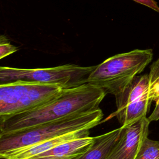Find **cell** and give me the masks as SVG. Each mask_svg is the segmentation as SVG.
Returning <instances> with one entry per match:
<instances>
[{
    "label": "cell",
    "instance_id": "obj_1",
    "mask_svg": "<svg viewBox=\"0 0 159 159\" xmlns=\"http://www.w3.org/2000/svg\"><path fill=\"white\" fill-rule=\"evenodd\" d=\"M106 94L99 88L86 83L63 89L55 98L34 109L0 117V135L98 109Z\"/></svg>",
    "mask_w": 159,
    "mask_h": 159
},
{
    "label": "cell",
    "instance_id": "obj_2",
    "mask_svg": "<svg viewBox=\"0 0 159 159\" xmlns=\"http://www.w3.org/2000/svg\"><path fill=\"white\" fill-rule=\"evenodd\" d=\"M103 117L101 109L75 114L61 119L35 125L20 131L0 135V157L47 139L98 125Z\"/></svg>",
    "mask_w": 159,
    "mask_h": 159
},
{
    "label": "cell",
    "instance_id": "obj_3",
    "mask_svg": "<svg viewBox=\"0 0 159 159\" xmlns=\"http://www.w3.org/2000/svg\"><path fill=\"white\" fill-rule=\"evenodd\" d=\"M152 58V49H135L116 55L96 65L87 83L101 88L106 94L116 96L143 71Z\"/></svg>",
    "mask_w": 159,
    "mask_h": 159
},
{
    "label": "cell",
    "instance_id": "obj_4",
    "mask_svg": "<svg viewBox=\"0 0 159 159\" xmlns=\"http://www.w3.org/2000/svg\"><path fill=\"white\" fill-rule=\"evenodd\" d=\"M63 90L56 84L25 81L0 84V117L37 108L55 98Z\"/></svg>",
    "mask_w": 159,
    "mask_h": 159
},
{
    "label": "cell",
    "instance_id": "obj_5",
    "mask_svg": "<svg viewBox=\"0 0 159 159\" xmlns=\"http://www.w3.org/2000/svg\"><path fill=\"white\" fill-rule=\"evenodd\" d=\"M96 66H81L67 64L47 68H0V84L25 81L56 84L63 89L79 87L87 83V79Z\"/></svg>",
    "mask_w": 159,
    "mask_h": 159
},
{
    "label": "cell",
    "instance_id": "obj_6",
    "mask_svg": "<svg viewBox=\"0 0 159 159\" xmlns=\"http://www.w3.org/2000/svg\"><path fill=\"white\" fill-rule=\"evenodd\" d=\"M150 123L144 117L122 126L119 139L106 159H135L143 140L148 135Z\"/></svg>",
    "mask_w": 159,
    "mask_h": 159
},
{
    "label": "cell",
    "instance_id": "obj_7",
    "mask_svg": "<svg viewBox=\"0 0 159 159\" xmlns=\"http://www.w3.org/2000/svg\"><path fill=\"white\" fill-rule=\"evenodd\" d=\"M90 129H83L60 135L35 145L11 152L3 156V159H27L40 153L46 152L63 143L89 136Z\"/></svg>",
    "mask_w": 159,
    "mask_h": 159
},
{
    "label": "cell",
    "instance_id": "obj_8",
    "mask_svg": "<svg viewBox=\"0 0 159 159\" xmlns=\"http://www.w3.org/2000/svg\"><path fill=\"white\" fill-rule=\"evenodd\" d=\"M158 96L159 85L122 109L116 111L113 115L116 116L122 126L129 125L146 117L150 111L152 102L155 101Z\"/></svg>",
    "mask_w": 159,
    "mask_h": 159
},
{
    "label": "cell",
    "instance_id": "obj_9",
    "mask_svg": "<svg viewBox=\"0 0 159 159\" xmlns=\"http://www.w3.org/2000/svg\"><path fill=\"white\" fill-rule=\"evenodd\" d=\"M94 137L76 139L58 145L27 159H71L84 152L93 143Z\"/></svg>",
    "mask_w": 159,
    "mask_h": 159
},
{
    "label": "cell",
    "instance_id": "obj_10",
    "mask_svg": "<svg viewBox=\"0 0 159 159\" xmlns=\"http://www.w3.org/2000/svg\"><path fill=\"white\" fill-rule=\"evenodd\" d=\"M122 130V126L94 137L93 143L84 152L71 159H106L119 139Z\"/></svg>",
    "mask_w": 159,
    "mask_h": 159
},
{
    "label": "cell",
    "instance_id": "obj_11",
    "mask_svg": "<svg viewBox=\"0 0 159 159\" xmlns=\"http://www.w3.org/2000/svg\"><path fill=\"white\" fill-rule=\"evenodd\" d=\"M135 159H159V142L145 137Z\"/></svg>",
    "mask_w": 159,
    "mask_h": 159
},
{
    "label": "cell",
    "instance_id": "obj_12",
    "mask_svg": "<svg viewBox=\"0 0 159 159\" xmlns=\"http://www.w3.org/2000/svg\"><path fill=\"white\" fill-rule=\"evenodd\" d=\"M18 48L9 43V40L6 39V37L1 36L0 43V58L2 59L4 57L16 52Z\"/></svg>",
    "mask_w": 159,
    "mask_h": 159
},
{
    "label": "cell",
    "instance_id": "obj_13",
    "mask_svg": "<svg viewBox=\"0 0 159 159\" xmlns=\"http://www.w3.org/2000/svg\"><path fill=\"white\" fill-rule=\"evenodd\" d=\"M155 108L152 114L148 117V120L150 122L159 120V96L156 99Z\"/></svg>",
    "mask_w": 159,
    "mask_h": 159
},
{
    "label": "cell",
    "instance_id": "obj_14",
    "mask_svg": "<svg viewBox=\"0 0 159 159\" xmlns=\"http://www.w3.org/2000/svg\"><path fill=\"white\" fill-rule=\"evenodd\" d=\"M133 1L138 3H140L141 4H143L144 6H146L157 12H159V7L157 2H155L154 0H133Z\"/></svg>",
    "mask_w": 159,
    "mask_h": 159
}]
</instances>
